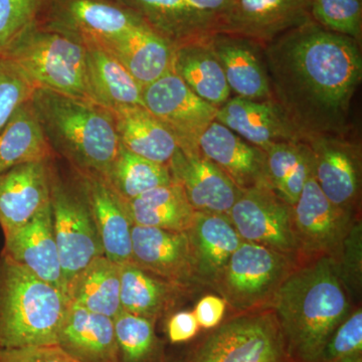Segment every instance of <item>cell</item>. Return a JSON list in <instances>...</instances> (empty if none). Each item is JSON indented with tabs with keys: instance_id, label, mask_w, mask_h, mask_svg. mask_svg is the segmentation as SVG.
Returning a JSON list of instances; mask_svg holds the SVG:
<instances>
[{
	"instance_id": "1",
	"label": "cell",
	"mask_w": 362,
	"mask_h": 362,
	"mask_svg": "<svg viewBox=\"0 0 362 362\" xmlns=\"http://www.w3.org/2000/svg\"><path fill=\"white\" fill-rule=\"evenodd\" d=\"M263 54L272 100L302 140L342 138L361 82L359 42L311 21L264 45Z\"/></svg>"
},
{
	"instance_id": "2",
	"label": "cell",
	"mask_w": 362,
	"mask_h": 362,
	"mask_svg": "<svg viewBox=\"0 0 362 362\" xmlns=\"http://www.w3.org/2000/svg\"><path fill=\"white\" fill-rule=\"evenodd\" d=\"M269 308L295 362H318L331 335L351 313L347 285L330 258L297 266Z\"/></svg>"
},
{
	"instance_id": "3",
	"label": "cell",
	"mask_w": 362,
	"mask_h": 362,
	"mask_svg": "<svg viewBox=\"0 0 362 362\" xmlns=\"http://www.w3.org/2000/svg\"><path fill=\"white\" fill-rule=\"evenodd\" d=\"M32 103L52 151L76 171L106 178L120 140L111 111L88 100L37 89Z\"/></svg>"
},
{
	"instance_id": "4",
	"label": "cell",
	"mask_w": 362,
	"mask_h": 362,
	"mask_svg": "<svg viewBox=\"0 0 362 362\" xmlns=\"http://www.w3.org/2000/svg\"><path fill=\"white\" fill-rule=\"evenodd\" d=\"M65 293L0 252V349L57 344Z\"/></svg>"
},
{
	"instance_id": "5",
	"label": "cell",
	"mask_w": 362,
	"mask_h": 362,
	"mask_svg": "<svg viewBox=\"0 0 362 362\" xmlns=\"http://www.w3.org/2000/svg\"><path fill=\"white\" fill-rule=\"evenodd\" d=\"M37 89L94 102L87 47L70 35L39 25L21 35L4 54Z\"/></svg>"
},
{
	"instance_id": "6",
	"label": "cell",
	"mask_w": 362,
	"mask_h": 362,
	"mask_svg": "<svg viewBox=\"0 0 362 362\" xmlns=\"http://www.w3.org/2000/svg\"><path fill=\"white\" fill-rule=\"evenodd\" d=\"M297 266L290 257L243 240L211 288L239 314L265 310Z\"/></svg>"
},
{
	"instance_id": "7",
	"label": "cell",
	"mask_w": 362,
	"mask_h": 362,
	"mask_svg": "<svg viewBox=\"0 0 362 362\" xmlns=\"http://www.w3.org/2000/svg\"><path fill=\"white\" fill-rule=\"evenodd\" d=\"M187 356L188 362H295L270 308L221 323Z\"/></svg>"
},
{
	"instance_id": "8",
	"label": "cell",
	"mask_w": 362,
	"mask_h": 362,
	"mask_svg": "<svg viewBox=\"0 0 362 362\" xmlns=\"http://www.w3.org/2000/svg\"><path fill=\"white\" fill-rule=\"evenodd\" d=\"M52 228L63 270L64 292L78 272L105 256L87 199L77 187L59 178L51 169Z\"/></svg>"
},
{
	"instance_id": "9",
	"label": "cell",
	"mask_w": 362,
	"mask_h": 362,
	"mask_svg": "<svg viewBox=\"0 0 362 362\" xmlns=\"http://www.w3.org/2000/svg\"><path fill=\"white\" fill-rule=\"evenodd\" d=\"M291 211L299 265L320 258L337 262L354 226L352 211L334 206L321 192L313 175Z\"/></svg>"
},
{
	"instance_id": "10",
	"label": "cell",
	"mask_w": 362,
	"mask_h": 362,
	"mask_svg": "<svg viewBox=\"0 0 362 362\" xmlns=\"http://www.w3.org/2000/svg\"><path fill=\"white\" fill-rule=\"evenodd\" d=\"M142 101L185 152L199 151V137L216 120L218 109L197 96L173 71L143 88Z\"/></svg>"
},
{
	"instance_id": "11",
	"label": "cell",
	"mask_w": 362,
	"mask_h": 362,
	"mask_svg": "<svg viewBox=\"0 0 362 362\" xmlns=\"http://www.w3.org/2000/svg\"><path fill=\"white\" fill-rule=\"evenodd\" d=\"M228 216L244 242L269 247L298 263L291 206L281 199L269 185L243 190Z\"/></svg>"
},
{
	"instance_id": "12",
	"label": "cell",
	"mask_w": 362,
	"mask_h": 362,
	"mask_svg": "<svg viewBox=\"0 0 362 362\" xmlns=\"http://www.w3.org/2000/svg\"><path fill=\"white\" fill-rule=\"evenodd\" d=\"M142 25L119 0H56L42 25L83 45H99Z\"/></svg>"
},
{
	"instance_id": "13",
	"label": "cell",
	"mask_w": 362,
	"mask_h": 362,
	"mask_svg": "<svg viewBox=\"0 0 362 362\" xmlns=\"http://www.w3.org/2000/svg\"><path fill=\"white\" fill-rule=\"evenodd\" d=\"M312 20L311 0H233L218 18V33L261 45Z\"/></svg>"
},
{
	"instance_id": "14",
	"label": "cell",
	"mask_w": 362,
	"mask_h": 362,
	"mask_svg": "<svg viewBox=\"0 0 362 362\" xmlns=\"http://www.w3.org/2000/svg\"><path fill=\"white\" fill-rule=\"evenodd\" d=\"M131 263L187 289L199 285L187 232L133 225Z\"/></svg>"
},
{
	"instance_id": "15",
	"label": "cell",
	"mask_w": 362,
	"mask_h": 362,
	"mask_svg": "<svg viewBox=\"0 0 362 362\" xmlns=\"http://www.w3.org/2000/svg\"><path fill=\"white\" fill-rule=\"evenodd\" d=\"M173 49L209 42L218 33V18L189 0H119Z\"/></svg>"
},
{
	"instance_id": "16",
	"label": "cell",
	"mask_w": 362,
	"mask_h": 362,
	"mask_svg": "<svg viewBox=\"0 0 362 362\" xmlns=\"http://www.w3.org/2000/svg\"><path fill=\"white\" fill-rule=\"evenodd\" d=\"M168 168L195 211L228 214L243 194L242 188L201 151L178 149Z\"/></svg>"
},
{
	"instance_id": "17",
	"label": "cell",
	"mask_w": 362,
	"mask_h": 362,
	"mask_svg": "<svg viewBox=\"0 0 362 362\" xmlns=\"http://www.w3.org/2000/svg\"><path fill=\"white\" fill-rule=\"evenodd\" d=\"M49 161L30 162L0 173V226L4 237L51 202Z\"/></svg>"
},
{
	"instance_id": "18",
	"label": "cell",
	"mask_w": 362,
	"mask_h": 362,
	"mask_svg": "<svg viewBox=\"0 0 362 362\" xmlns=\"http://www.w3.org/2000/svg\"><path fill=\"white\" fill-rule=\"evenodd\" d=\"M76 173L78 185L89 204L105 256L118 265L130 263L133 223L125 202L102 176Z\"/></svg>"
},
{
	"instance_id": "19",
	"label": "cell",
	"mask_w": 362,
	"mask_h": 362,
	"mask_svg": "<svg viewBox=\"0 0 362 362\" xmlns=\"http://www.w3.org/2000/svg\"><path fill=\"white\" fill-rule=\"evenodd\" d=\"M216 120L263 151L279 143L303 141L272 99L230 98L218 109Z\"/></svg>"
},
{
	"instance_id": "20",
	"label": "cell",
	"mask_w": 362,
	"mask_h": 362,
	"mask_svg": "<svg viewBox=\"0 0 362 362\" xmlns=\"http://www.w3.org/2000/svg\"><path fill=\"white\" fill-rule=\"evenodd\" d=\"M310 149L312 175L334 206L352 211L361 187L358 158L342 138H315L305 142Z\"/></svg>"
},
{
	"instance_id": "21",
	"label": "cell",
	"mask_w": 362,
	"mask_h": 362,
	"mask_svg": "<svg viewBox=\"0 0 362 362\" xmlns=\"http://www.w3.org/2000/svg\"><path fill=\"white\" fill-rule=\"evenodd\" d=\"M1 252L40 280L64 292L63 270L52 228L51 202L33 220L4 237Z\"/></svg>"
},
{
	"instance_id": "22",
	"label": "cell",
	"mask_w": 362,
	"mask_h": 362,
	"mask_svg": "<svg viewBox=\"0 0 362 362\" xmlns=\"http://www.w3.org/2000/svg\"><path fill=\"white\" fill-rule=\"evenodd\" d=\"M209 45L223 66L230 92L254 101L272 99L261 45L226 33H216Z\"/></svg>"
},
{
	"instance_id": "23",
	"label": "cell",
	"mask_w": 362,
	"mask_h": 362,
	"mask_svg": "<svg viewBox=\"0 0 362 362\" xmlns=\"http://www.w3.org/2000/svg\"><path fill=\"white\" fill-rule=\"evenodd\" d=\"M199 149L243 190L268 185L266 152L250 144L218 121L214 120L202 133Z\"/></svg>"
},
{
	"instance_id": "24",
	"label": "cell",
	"mask_w": 362,
	"mask_h": 362,
	"mask_svg": "<svg viewBox=\"0 0 362 362\" xmlns=\"http://www.w3.org/2000/svg\"><path fill=\"white\" fill-rule=\"evenodd\" d=\"M78 362H119L113 318L70 304L58 342Z\"/></svg>"
},
{
	"instance_id": "25",
	"label": "cell",
	"mask_w": 362,
	"mask_h": 362,
	"mask_svg": "<svg viewBox=\"0 0 362 362\" xmlns=\"http://www.w3.org/2000/svg\"><path fill=\"white\" fill-rule=\"evenodd\" d=\"M92 45L118 59L142 88L173 71L175 49L145 25Z\"/></svg>"
},
{
	"instance_id": "26",
	"label": "cell",
	"mask_w": 362,
	"mask_h": 362,
	"mask_svg": "<svg viewBox=\"0 0 362 362\" xmlns=\"http://www.w3.org/2000/svg\"><path fill=\"white\" fill-rule=\"evenodd\" d=\"M199 285L211 286L242 244L228 214L195 211L187 230Z\"/></svg>"
},
{
	"instance_id": "27",
	"label": "cell",
	"mask_w": 362,
	"mask_h": 362,
	"mask_svg": "<svg viewBox=\"0 0 362 362\" xmlns=\"http://www.w3.org/2000/svg\"><path fill=\"white\" fill-rule=\"evenodd\" d=\"M192 291L134 265L121 266V308L156 323Z\"/></svg>"
},
{
	"instance_id": "28",
	"label": "cell",
	"mask_w": 362,
	"mask_h": 362,
	"mask_svg": "<svg viewBox=\"0 0 362 362\" xmlns=\"http://www.w3.org/2000/svg\"><path fill=\"white\" fill-rule=\"evenodd\" d=\"M119 140L133 153L168 165L180 149L173 133L145 107H123L111 111Z\"/></svg>"
},
{
	"instance_id": "29",
	"label": "cell",
	"mask_w": 362,
	"mask_h": 362,
	"mask_svg": "<svg viewBox=\"0 0 362 362\" xmlns=\"http://www.w3.org/2000/svg\"><path fill=\"white\" fill-rule=\"evenodd\" d=\"M120 291L121 265L101 256L71 279L66 296L70 304L114 318L122 310Z\"/></svg>"
},
{
	"instance_id": "30",
	"label": "cell",
	"mask_w": 362,
	"mask_h": 362,
	"mask_svg": "<svg viewBox=\"0 0 362 362\" xmlns=\"http://www.w3.org/2000/svg\"><path fill=\"white\" fill-rule=\"evenodd\" d=\"M173 71L197 96L216 108L230 98L223 66L209 40L175 49Z\"/></svg>"
},
{
	"instance_id": "31",
	"label": "cell",
	"mask_w": 362,
	"mask_h": 362,
	"mask_svg": "<svg viewBox=\"0 0 362 362\" xmlns=\"http://www.w3.org/2000/svg\"><path fill=\"white\" fill-rule=\"evenodd\" d=\"M87 47L88 76L95 103L109 111L143 106L141 86L118 59L97 45Z\"/></svg>"
},
{
	"instance_id": "32",
	"label": "cell",
	"mask_w": 362,
	"mask_h": 362,
	"mask_svg": "<svg viewBox=\"0 0 362 362\" xmlns=\"http://www.w3.org/2000/svg\"><path fill=\"white\" fill-rule=\"evenodd\" d=\"M52 152L30 99L13 112L0 132V173L21 164L49 161Z\"/></svg>"
},
{
	"instance_id": "33",
	"label": "cell",
	"mask_w": 362,
	"mask_h": 362,
	"mask_svg": "<svg viewBox=\"0 0 362 362\" xmlns=\"http://www.w3.org/2000/svg\"><path fill=\"white\" fill-rule=\"evenodd\" d=\"M133 225L173 232H187L195 211L176 181L153 188L132 201L125 202Z\"/></svg>"
},
{
	"instance_id": "34",
	"label": "cell",
	"mask_w": 362,
	"mask_h": 362,
	"mask_svg": "<svg viewBox=\"0 0 362 362\" xmlns=\"http://www.w3.org/2000/svg\"><path fill=\"white\" fill-rule=\"evenodd\" d=\"M267 182L274 192L294 206L312 175V156L306 143H279L266 150Z\"/></svg>"
},
{
	"instance_id": "35",
	"label": "cell",
	"mask_w": 362,
	"mask_h": 362,
	"mask_svg": "<svg viewBox=\"0 0 362 362\" xmlns=\"http://www.w3.org/2000/svg\"><path fill=\"white\" fill-rule=\"evenodd\" d=\"M105 180L124 202L132 201L153 188L173 181L168 165L143 158L121 143L118 154Z\"/></svg>"
},
{
	"instance_id": "36",
	"label": "cell",
	"mask_w": 362,
	"mask_h": 362,
	"mask_svg": "<svg viewBox=\"0 0 362 362\" xmlns=\"http://www.w3.org/2000/svg\"><path fill=\"white\" fill-rule=\"evenodd\" d=\"M119 362H164L163 342L157 337L156 322L121 310L114 317Z\"/></svg>"
},
{
	"instance_id": "37",
	"label": "cell",
	"mask_w": 362,
	"mask_h": 362,
	"mask_svg": "<svg viewBox=\"0 0 362 362\" xmlns=\"http://www.w3.org/2000/svg\"><path fill=\"white\" fill-rule=\"evenodd\" d=\"M56 0H0V54L37 26L44 25Z\"/></svg>"
},
{
	"instance_id": "38",
	"label": "cell",
	"mask_w": 362,
	"mask_h": 362,
	"mask_svg": "<svg viewBox=\"0 0 362 362\" xmlns=\"http://www.w3.org/2000/svg\"><path fill=\"white\" fill-rule=\"evenodd\" d=\"M311 16L325 30L361 42L362 0H311Z\"/></svg>"
},
{
	"instance_id": "39",
	"label": "cell",
	"mask_w": 362,
	"mask_h": 362,
	"mask_svg": "<svg viewBox=\"0 0 362 362\" xmlns=\"http://www.w3.org/2000/svg\"><path fill=\"white\" fill-rule=\"evenodd\" d=\"M35 88L13 63L0 56V132L13 112L32 99Z\"/></svg>"
},
{
	"instance_id": "40",
	"label": "cell",
	"mask_w": 362,
	"mask_h": 362,
	"mask_svg": "<svg viewBox=\"0 0 362 362\" xmlns=\"http://www.w3.org/2000/svg\"><path fill=\"white\" fill-rule=\"evenodd\" d=\"M362 354V310L351 312L326 343L318 362H333Z\"/></svg>"
},
{
	"instance_id": "41",
	"label": "cell",
	"mask_w": 362,
	"mask_h": 362,
	"mask_svg": "<svg viewBox=\"0 0 362 362\" xmlns=\"http://www.w3.org/2000/svg\"><path fill=\"white\" fill-rule=\"evenodd\" d=\"M0 362H78L58 344L0 349Z\"/></svg>"
},
{
	"instance_id": "42",
	"label": "cell",
	"mask_w": 362,
	"mask_h": 362,
	"mask_svg": "<svg viewBox=\"0 0 362 362\" xmlns=\"http://www.w3.org/2000/svg\"><path fill=\"white\" fill-rule=\"evenodd\" d=\"M361 228L354 225L345 240L337 264L340 276L346 284L347 281H361Z\"/></svg>"
},
{
	"instance_id": "43",
	"label": "cell",
	"mask_w": 362,
	"mask_h": 362,
	"mask_svg": "<svg viewBox=\"0 0 362 362\" xmlns=\"http://www.w3.org/2000/svg\"><path fill=\"white\" fill-rule=\"evenodd\" d=\"M199 329L201 327L194 311L176 312L170 316L166 324V333L169 341L173 344L189 341L197 337Z\"/></svg>"
},
{
	"instance_id": "44",
	"label": "cell",
	"mask_w": 362,
	"mask_h": 362,
	"mask_svg": "<svg viewBox=\"0 0 362 362\" xmlns=\"http://www.w3.org/2000/svg\"><path fill=\"white\" fill-rule=\"evenodd\" d=\"M226 303L225 300L216 295H206L197 302L194 313L199 327L204 329H214L223 322Z\"/></svg>"
},
{
	"instance_id": "45",
	"label": "cell",
	"mask_w": 362,
	"mask_h": 362,
	"mask_svg": "<svg viewBox=\"0 0 362 362\" xmlns=\"http://www.w3.org/2000/svg\"><path fill=\"white\" fill-rule=\"evenodd\" d=\"M189 1L199 9L213 13L220 18L232 6L233 0H189Z\"/></svg>"
},
{
	"instance_id": "46",
	"label": "cell",
	"mask_w": 362,
	"mask_h": 362,
	"mask_svg": "<svg viewBox=\"0 0 362 362\" xmlns=\"http://www.w3.org/2000/svg\"><path fill=\"white\" fill-rule=\"evenodd\" d=\"M164 362H188L187 356L168 357Z\"/></svg>"
}]
</instances>
